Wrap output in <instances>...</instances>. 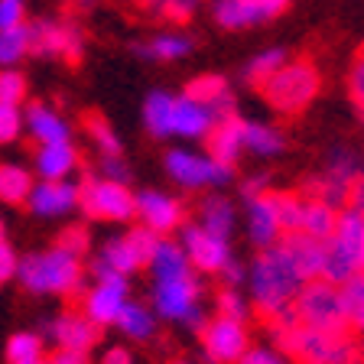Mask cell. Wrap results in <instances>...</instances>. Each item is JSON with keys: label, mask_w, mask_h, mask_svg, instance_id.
Instances as JSON below:
<instances>
[{"label": "cell", "mask_w": 364, "mask_h": 364, "mask_svg": "<svg viewBox=\"0 0 364 364\" xmlns=\"http://www.w3.org/2000/svg\"><path fill=\"white\" fill-rule=\"evenodd\" d=\"M146 267L153 273V312L159 318L186 322L196 332H202V326L208 322L202 316V280L186 257L182 244L163 237Z\"/></svg>", "instance_id": "obj_1"}, {"label": "cell", "mask_w": 364, "mask_h": 364, "mask_svg": "<svg viewBox=\"0 0 364 364\" xmlns=\"http://www.w3.org/2000/svg\"><path fill=\"white\" fill-rule=\"evenodd\" d=\"M247 287H250V303H254V309L267 322V318H273L280 309L293 306L299 289L306 287V277L289 260L287 250L280 244H273V247L260 250L257 260L250 264Z\"/></svg>", "instance_id": "obj_2"}, {"label": "cell", "mask_w": 364, "mask_h": 364, "mask_svg": "<svg viewBox=\"0 0 364 364\" xmlns=\"http://www.w3.org/2000/svg\"><path fill=\"white\" fill-rule=\"evenodd\" d=\"M16 280L23 289H30L36 296H78L85 283L82 257H72L62 247L36 250V254L20 257Z\"/></svg>", "instance_id": "obj_3"}, {"label": "cell", "mask_w": 364, "mask_h": 364, "mask_svg": "<svg viewBox=\"0 0 364 364\" xmlns=\"http://www.w3.org/2000/svg\"><path fill=\"white\" fill-rule=\"evenodd\" d=\"M364 273V212L358 208H341L338 225L332 237L326 241V267L322 277L328 283H345L351 277Z\"/></svg>", "instance_id": "obj_4"}, {"label": "cell", "mask_w": 364, "mask_h": 364, "mask_svg": "<svg viewBox=\"0 0 364 364\" xmlns=\"http://www.w3.org/2000/svg\"><path fill=\"white\" fill-rule=\"evenodd\" d=\"M318 88H322V72L316 68L312 59H289L287 65L260 88L264 101L277 114H303L306 107L316 101Z\"/></svg>", "instance_id": "obj_5"}, {"label": "cell", "mask_w": 364, "mask_h": 364, "mask_svg": "<svg viewBox=\"0 0 364 364\" xmlns=\"http://www.w3.org/2000/svg\"><path fill=\"white\" fill-rule=\"evenodd\" d=\"M280 351L299 364H364V351L351 332H316L299 326L280 341Z\"/></svg>", "instance_id": "obj_6"}, {"label": "cell", "mask_w": 364, "mask_h": 364, "mask_svg": "<svg viewBox=\"0 0 364 364\" xmlns=\"http://www.w3.org/2000/svg\"><path fill=\"white\" fill-rule=\"evenodd\" d=\"M293 306L306 328H316V332H351L348 318H345V303H341L338 283H328L326 277L306 280V287L299 289Z\"/></svg>", "instance_id": "obj_7"}, {"label": "cell", "mask_w": 364, "mask_h": 364, "mask_svg": "<svg viewBox=\"0 0 364 364\" xmlns=\"http://www.w3.org/2000/svg\"><path fill=\"white\" fill-rule=\"evenodd\" d=\"M78 208L91 221H130L136 218V196L121 182L91 173L78 182Z\"/></svg>", "instance_id": "obj_8"}, {"label": "cell", "mask_w": 364, "mask_h": 364, "mask_svg": "<svg viewBox=\"0 0 364 364\" xmlns=\"http://www.w3.org/2000/svg\"><path fill=\"white\" fill-rule=\"evenodd\" d=\"M163 166H166V176L182 186V189H208V186H228V182L235 179V166H225L218 159H212L208 153H196V150H176L166 153L163 159Z\"/></svg>", "instance_id": "obj_9"}, {"label": "cell", "mask_w": 364, "mask_h": 364, "mask_svg": "<svg viewBox=\"0 0 364 364\" xmlns=\"http://www.w3.org/2000/svg\"><path fill=\"white\" fill-rule=\"evenodd\" d=\"M30 26V55L39 59H65L78 65L85 55V33L72 20H33Z\"/></svg>", "instance_id": "obj_10"}, {"label": "cell", "mask_w": 364, "mask_h": 364, "mask_svg": "<svg viewBox=\"0 0 364 364\" xmlns=\"http://www.w3.org/2000/svg\"><path fill=\"white\" fill-rule=\"evenodd\" d=\"M250 348V332L244 322L215 316L202 326V351L215 364H237Z\"/></svg>", "instance_id": "obj_11"}, {"label": "cell", "mask_w": 364, "mask_h": 364, "mask_svg": "<svg viewBox=\"0 0 364 364\" xmlns=\"http://www.w3.org/2000/svg\"><path fill=\"white\" fill-rule=\"evenodd\" d=\"M179 244L186 250L189 264L196 267L198 273H221L228 264H231V244L225 237L208 235L202 225H182L179 228Z\"/></svg>", "instance_id": "obj_12"}, {"label": "cell", "mask_w": 364, "mask_h": 364, "mask_svg": "<svg viewBox=\"0 0 364 364\" xmlns=\"http://www.w3.org/2000/svg\"><path fill=\"white\" fill-rule=\"evenodd\" d=\"M124 306H127V277H107V280H95V287L85 293L82 312L95 326L107 328L117 326Z\"/></svg>", "instance_id": "obj_13"}, {"label": "cell", "mask_w": 364, "mask_h": 364, "mask_svg": "<svg viewBox=\"0 0 364 364\" xmlns=\"http://www.w3.org/2000/svg\"><path fill=\"white\" fill-rule=\"evenodd\" d=\"M136 218H140L144 228L156 231L159 237H166L186 225V205L179 198L166 196V192L146 189V192H136Z\"/></svg>", "instance_id": "obj_14"}, {"label": "cell", "mask_w": 364, "mask_h": 364, "mask_svg": "<svg viewBox=\"0 0 364 364\" xmlns=\"http://www.w3.org/2000/svg\"><path fill=\"white\" fill-rule=\"evenodd\" d=\"M215 121H218L215 111H208L205 105L192 101L189 95H173V98H169V136L205 140Z\"/></svg>", "instance_id": "obj_15"}, {"label": "cell", "mask_w": 364, "mask_h": 364, "mask_svg": "<svg viewBox=\"0 0 364 364\" xmlns=\"http://www.w3.org/2000/svg\"><path fill=\"white\" fill-rule=\"evenodd\" d=\"M46 332H49V338H53L59 348H68V351H91L101 341V326H95V322L78 309L62 312Z\"/></svg>", "instance_id": "obj_16"}, {"label": "cell", "mask_w": 364, "mask_h": 364, "mask_svg": "<svg viewBox=\"0 0 364 364\" xmlns=\"http://www.w3.org/2000/svg\"><path fill=\"white\" fill-rule=\"evenodd\" d=\"M26 205L33 208V215L39 218H59V215H68L78 208V186L68 179H59V182H36L26 198Z\"/></svg>", "instance_id": "obj_17"}, {"label": "cell", "mask_w": 364, "mask_h": 364, "mask_svg": "<svg viewBox=\"0 0 364 364\" xmlns=\"http://www.w3.org/2000/svg\"><path fill=\"white\" fill-rule=\"evenodd\" d=\"M205 153L225 166H237V159L244 153V121L237 114H225L212 124L208 136H205Z\"/></svg>", "instance_id": "obj_18"}, {"label": "cell", "mask_w": 364, "mask_h": 364, "mask_svg": "<svg viewBox=\"0 0 364 364\" xmlns=\"http://www.w3.org/2000/svg\"><path fill=\"white\" fill-rule=\"evenodd\" d=\"M244 205H247V237L250 241L257 244L260 250L280 244L283 228H280V218H277V208H273V202H270V189Z\"/></svg>", "instance_id": "obj_19"}, {"label": "cell", "mask_w": 364, "mask_h": 364, "mask_svg": "<svg viewBox=\"0 0 364 364\" xmlns=\"http://www.w3.org/2000/svg\"><path fill=\"white\" fill-rule=\"evenodd\" d=\"M280 247L289 254L299 273L306 280H318L322 277V267H326V241H316V237L303 235V231H289L280 237Z\"/></svg>", "instance_id": "obj_20"}, {"label": "cell", "mask_w": 364, "mask_h": 364, "mask_svg": "<svg viewBox=\"0 0 364 364\" xmlns=\"http://www.w3.org/2000/svg\"><path fill=\"white\" fill-rule=\"evenodd\" d=\"M182 95H189L192 101L205 105L208 111H215V117H225V114H235V91L228 85L225 75H196Z\"/></svg>", "instance_id": "obj_21"}, {"label": "cell", "mask_w": 364, "mask_h": 364, "mask_svg": "<svg viewBox=\"0 0 364 364\" xmlns=\"http://www.w3.org/2000/svg\"><path fill=\"white\" fill-rule=\"evenodd\" d=\"M134 270H140V260L130 250L127 237H111L105 247L98 250V257L91 260V277L95 280H107V277H130Z\"/></svg>", "instance_id": "obj_22"}, {"label": "cell", "mask_w": 364, "mask_h": 364, "mask_svg": "<svg viewBox=\"0 0 364 364\" xmlns=\"http://www.w3.org/2000/svg\"><path fill=\"white\" fill-rule=\"evenodd\" d=\"M78 166V150L72 146V140H59V144H39L36 150V173L39 179L59 182L68 179Z\"/></svg>", "instance_id": "obj_23"}, {"label": "cell", "mask_w": 364, "mask_h": 364, "mask_svg": "<svg viewBox=\"0 0 364 364\" xmlns=\"http://www.w3.org/2000/svg\"><path fill=\"white\" fill-rule=\"evenodd\" d=\"M212 16L221 30H247L267 23L260 0H212Z\"/></svg>", "instance_id": "obj_24"}, {"label": "cell", "mask_w": 364, "mask_h": 364, "mask_svg": "<svg viewBox=\"0 0 364 364\" xmlns=\"http://www.w3.org/2000/svg\"><path fill=\"white\" fill-rule=\"evenodd\" d=\"M26 130H30V136L36 144H59V140H68V136H72L65 117L46 105L26 107Z\"/></svg>", "instance_id": "obj_25"}, {"label": "cell", "mask_w": 364, "mask_h": 364, "mask_svg": "<svg viewBox=\"0 0 364 364\" xmlns=\"http://www.w3.org/2000/svg\"><path fill=\"white\" fill-rule=\"evenodd\" d=\"M192 39L186 33H156L146 43H134V53L146 62H176L192 53Z\"/></svg>", "instance_id": "obj_26"}, {"label": "cell", "mask_w": 364, "mask_h": 364, "mask_svg": "<svg viewBox=\"0 0 364 364\" xmlns=\"http://www.w3.org/2000/svg\"><path fill=\"white\" fill-rule=\"evenodd\" d=\"M198 225L215 237H231L237 225V212H235V202H228L225 196H205L202 205H198Z\"/></svg>", "instance_id": "obj_27"}, {"label": "cell", "mask_w": 364, "mask_h": 364, "mask_svg": "<svg viewBox=\"0 0 364 364\" xmlns=\"http://www.w3.org/2000/svg\"><path fill=\"white\" fill-rule=\"evenodd\" d=\"M338 225V208H332L328 202L318 198H303V215H299V231L316 241H328Z\"/></svg>", "instance_id": "obj_28"}, {"label": "cell", "mask_w": 364, "mask_h": 364, "mask_svg": "<svg viewBox=\"0 0 364 364\" xmlns=\"http://www.w3.org/2000/svg\"><path fill=\"white\" fill-rule=\"evenodd\" d=\"M33 173L20 163H0V202L4 205H26L33 192Z\"/></svg>", "instance_id": "obj_29"}, {"label": "cell", "mask_w": 364, "mask_h": 364, "mask_svg": "<svg viewBox=\"0 0 364 364\" xmlns=\"http://www.w3.org/2000/svg\"><path fill=\"white\" fill-rule=\"evenodd\" d=\"M244 150L257 153V156H277V153L287 150V136L273 124L244 121Z\"/></svg>", "instance_id": "obj_30"}, {"label": "cell", "mask_w": 364, "mask_h": 364, "mask_svg": "<svg viewBox=\"0 0 364 364\" xmlns=\"http://www.w3.org/2000/svg\"><path fill=\"white\" fill-rule=\"evenodd\" d=\"M289 62V55H287V49H280V46H270V49H264V53H257L254 59L244 65V72H241V78L250 85V88H264L267 82H270L277 72H280L283 65Z\"/></svg>", "instance_id": "obj_31"}, {"label": "cell", "mask_w": 364, "mask_h": 364, "mask_svg": "<svg viewBox=\"0 0 364 364\" xmlns=\"http://www.w3.org/2000/svg\"><path fill=\"white\" fill-rule=\"evenodd\" d=\"M117 328H121L127 338H134V341H150L153 335H156V312H153L150 306H144V303L127 299L121 318H117Z\"/></svg>", "instance_id": "obj_32"}, {"label": "cell", "mask_w": 364, "mask_h": 364, "mask_svg": "<svg viewBox=\"0 0 364 364\" xmlns=\"http://www.w3.org/2000/svg\"><path fill=\"white\" fill-rule=\"evenodd\" d=\"M4 358H7V364H23V361L46 358V338L39 332H14L7 338Z\"/></svg>", "instance_id": "obj_33"}, {"label": "cell", "mask_w": 364, "mask_h": 364, "mask_svg": "<svg viewBox=\"0 0 364 364\" xmlns=\"http://www.w3.org/2000/svg\"><path fill=\"white\" fill-rule=\"evenodd\" d=\"M341 303H345V318H348V328L358 335H364V273L361 277H351V280L341 283Z\"/></svg>", "instance_id": "obj_34"}, {"label": "cell", "mask_w": 364, "mask_h": 364, "mask_svg": "<svg viewBox=\"0 0 364 364\" xmlns=\"http://www.w3.org/2000/svg\"><path fill=\"white\" fill-rule=\"evenodd\" d=\"M169 91H150L144 101V124L153 136H169Z\"/></svg>", "instance_id": "obj_35"}, {"label": "cell", "mask_w": 364, "mask_h": 364, "mask_svg": "<svg viewBox=\"0 0 364 364\" xmlns=\"http://www.w3.org/2000/svg\"><path fill=\"white\" fill-rule=\"evenodd\" d=\"M30 55V26H14L0 30V68H14L20 59Z\"/></svg>", "instance_id": "obj_36"}, {"label": "cell", "mask_w": 364, "mask_h": 364, "mask_svg": "<svg viewBox=\"0 0 364 364\" xmlns=\"http://www.w3.org/2000/svg\"><path fill=\"white\" fill-rule=\"evenodd\" d=\"M85 134H88L91 144L101 150V156H117V153H121V136L114 134V127L101 114H85Z\"/></svg>", "instance_id": "obj_37"}, {"label": "cell", "mask_w": 364, "mask_h": 364, "mask_svg": "<svg viewBox=\"0 0 364 364\" xmlns=\"http://www.w3.org/2000/svg\"><path fill=\"white\" fill-rule=\"evenodd\" d=\"M270 202H273V208H277V218H280L283 235H289V231H299L303 196H296V192H277V189H270Z\"/></svg>", "instance_id": "obj_38"}, {"label": "cell", "mask_w": 364, "mask_h": 364, "mask_svg": "<svg viewBox=\"0 0 364 364\" xmlns=\"http://www.w3.org/2000/svg\"><path fill=\"white\" fill-rule=\"evenodd\" d=\"M144 7L153 16H159V20L186 23L196 16V10L202 7V0H144Z\"/></svg>", "instance_id": "obj_39"}, {"label": "cell", "mask_w": 364, "mask_h": 364, "mask_svg": "<svg viewBox=\"0 0 364 364\" xmlns=\"http://www.w3.org/2000/svg\"><path fill=\"white\" fill-rule=\"evenodd\" d=\"M361 163H358V156L351 150H332V156H328V166L322 169V173L328 176V179L341 182V186H355V179L361 176Z\"/></svg>", "instance_id": "obj_40"}, {"label": "cell", "mask_w": 364, "mask_h": 364, "mask_svg": "<svg viewBox=\"0 0 364 364\" xmlns=\"http://www.w3.org/2000/svg\"><path fill=\"white\" fill-rule=\"evenodd\" d=\"M215 316L235 318V322H247L250 303L241 296V289H237V287H221L218 296H215Z\"/></svg>", "instance_id": "obj_41"}, {"label": "cell", "mask_w": 364, "mask_h": 364, "mask_svg": "<svg viewBox=\"0 0 364 364\" xmlns=\"http://www.w3.org/2000/svg\"><path fill=\"white\" fill-rule=\"evenodd\" d=\"M127 244H130V250L136 254V260H140V267H146L153 260V254H156V247H159V241L163 237L156 235V231H150V228H144V225H136V228H130L127 235Z\"/></svg>", "instance_id": "obj_42"}, {"label": "cell", "mask_w": 364, "mask_h": 364, "mask_svg": "<svg viewBox=\"0 0 364 364\" xmlns=\"http://www.w3.org/2000/svg\"><path fill=\"white\" fill-rule=\"evenodd\" d=\"M55 247L68 250L72 257H85L91 247V231L85 225H68L59 231V237H55Z\"/></svg>", "instance_id": "obj_43"}, {"label": "cell", "mask_w": 364, "mask_h": 364, "mask_svg": "<svg viewBox=\"0 0 364 364\" xmlns=\"http://www.w3.org/2000/svg\"><path fill=\"white\" fill-rule=\"evenodd\" d=\"M26 98V78L16 68H0V105H23Z\"/></svg>", "instance_id": "obj_44"}, {"label": "cell", "mask_w": 364, "mask_h": 364, "mask_svg": "<svg viewBox=\"0 0 364 364\" xmlns=\"http://www.w3.org/2000/svg\"><path fill=\"white\" fill-rule=\"evenodd\" d=\"M23 111L20 105H0V144H14L23 134Z\"/></svg>", "instance_id": "obj_45"}, {"label": "cell", "mask_w": 364, "mask_h": 364, "mask_svg": "<svg viewBox=\"0 0 364 364\" xmlns=\"http://www.w3.org/2000/svg\"><path fill=\"white\" fill-rule=\"evenodd\" d=\"M348 95L358 111L364 114V49L355 55V62H351V68H348Z\"/></svg>", "instance_id": "obj_46"}, {"label": "cell", "mask_w": 364, "mask_h": 364, "mask_svg": "<svg viewBox=\"0 0 364 364\" xmlns=\"http://www.w3.org/2000/svg\"><path fill=\"white\" fill-rule=\"evenodd\" d=\"M26 23V0H0V30H14Z\"/></svg>", "instance_id": "obj_47"}, {"label": "cell", "mask_w": 364, "mask_h": 364, "mask_svg": "<svg viewBox=\"0 0 364 364\" xmlns=\"http://www.w3.org/2000/svg\"><path fill=\"white\" fill-rule=\"evenodd\" d=\"M237 364H289V358L277 348H267V345H250Z\"/></svg>", "instance_id": "obj_48"}, {"label": "cell", "mask_w": 364, "mask_h": 364, "mask_svg": "<svg viewBox=\"0 0 364 364\" xmlns=\"http://www.w3.org/2000/svg\"><path fill=\"white\" fill-rule=\"evenodd\" d=\"M105 179H111V182H121V186H127L130 182V166L121 159V153L117 156H101V169H98Z\"/></svg>", "instance_id": "obj_49"}, {"label": "cell", "mask_w": 364, "mask_h": 364, "mask_svg": "<svg viewBox=\"0 0 364 364\" xmlns=\"http://www.w3.org/2000/svg\"><path fill=\"white\" fill-rule=\"evenodd\" d=\"M16 267H20V254L10 247L7 241H0V287L10 283L16 277Z\"/></svg>", "instance_id": "obj_50"}, {"label": "cell", "mask_w": 364, "mask_h": 364, "mask_svg": "<svg viewBox=\"0 0 364 364\" xmlns=\"http://www.w3.org/2000/svg\"><path fill=\"white\" fill-rule=\"evenodd\" d=\"M267 176H250V179H244V186H241V198L244 202H250V198H257V196H264L267 192Z\"/></svg>", "instance_id": "obj_51"}, {"label": "cell", "mask_w": 364, "mask_h": 364, "mask_svg": "<svg viewBox=\"0 0 364 364\" xmlns=\"http://www.w3.org/2000/svg\"><path fill=\"white\" fill-rule=\"evenodd\" d=\"M49 364H91V361H88V351H68V348H59L53 358H49Z\"/></svg>", "instance_id": "obj_52"}, {"label": "cell", "mask_w": 364, "mask_h": 364, "mask_svg": "<svg viewBox=\"0 0 364 364\" xmlns=\"http://www.w3.org/2000/svg\"><path fill=\"white\" fill-rule=\"evenodd\" d=\"M101 364H134V355H130L124 345H111V348L105 351V358H101Z\"/></svg>", "instance_id": "obj_53"}, {"label": "cell", "mask_w": 364, "mask_h": 364, "mask_svg": "<svg viewBox=\"0 0 364 364\" xmlns=\"http://www.w3.org/2000/svg\"><path fill=\"white\" fill-rule=\"evenodd\" d=\"M345 208H358V212H364V169L355 179V186H351V196H348V205H345Z\"/></svg>", "instance_id": "obj_54"}, {"label": "cell", "mask_w": 364, "mask_h": 364, "mask_svg": "<svg viewBox=\"0 0 364 364\" xmlns=\"http://www.w3.org/2000/svg\"><path fill=\"white\" fill-rule=\"evenodd\" d=\"M218 277H221V283H225V287H237V283H241V280H244V277H247V273H244V270H241V267H237V264H235V260H231V264H228V267H225V270H221V273H218Z\"/></svg>", "instance_id": "obj_55"}, {"label": "cell", "mask_w": 364, "mask_h": 364, "mask_svg": "<svg viewBox=\"0 0 364 364\" xmlns=\"http://www.w3.org/2000/svg\"><path fill=\"white\" fill-rule=\"evenodd\" d=\"M0 241H7V225H4V218H0Z\"/></svg>", "instance_id": "obj_56"}, {"label": "cell", "mask_w": 364, "mask_h": 364, "mask_svg": "<svg viewBox=\"0 0 364 364\" xmlns=\"http://www.w3.org/2000/svg\"><path fill=\"white\" fill-rule=\"evenodd\" d=\"M23 364H49V358H36V361H23Z\"/></svg>", "instance_id": "obj_57"}, {"label": "cell", "mask_w": 364, "mask_h": 364, "mask_svg": "<svg viewBox=\"0 0 364 364\" xmlns=\"http://www.w3.org/2000/svg\"><path fill=\"white\" fill-rule=\"evenodd\" d=\"M173 364H192V361H173Z\"/></svg>", "instance_id": "obj_58"}]
</instances>
